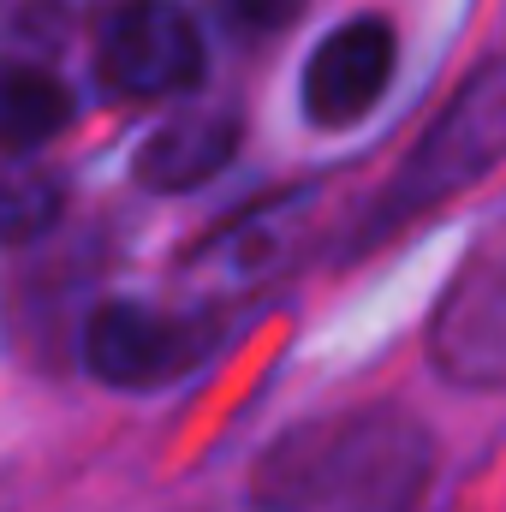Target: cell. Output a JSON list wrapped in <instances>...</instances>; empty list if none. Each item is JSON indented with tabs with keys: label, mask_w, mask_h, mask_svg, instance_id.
<instances>
[{
	"label": "cell",
	"mask_w": 506,
	"mask_h": 512,
	"mask_svg": "<svg viewBox=\"0 0 506 512\" xmlns=\"http://www.w3.org/2000/svg\"><path fill=\"white\" fill-rule=\"evenodd\" d=\"M310 0H215V18L233 30V36H274L286 30Z\"/></svg>",
	"instance_id": "obj_10"
},
{
	"label": "cell",
	"mask_w": 506,
	"mask_h": 512,
	"mask_svg": "<svg viewBox=\"0 0 506 512\" xmlns=\"http://www.w3.org/2000/svg\"><path fill=\"white\" fill-rule=\"evenodd\" d=\"M501 161H506V54H495L441 102V114L405 149V161L376 197L358 245H376L387 233L411 227L417 215L441 209L447 197H459L465 185H477Z\"/></svg>",
	"instance_id": "obj_2"
},
{
	"label": "cell",
	"mask_w": 506,
	"mask_h": 512,
	"mask_svg": "<svg viewBox=\"0 0 506 512\" xmlns=\"http://www.w3.org/2000/svg\"><path fill=\"white\" fill-rule=\"evenodd\" d=\"M245 126L239 114L215 108V114H179L167 126H155L137 149V185L149 191H197L215 173H227V161L239 155Z\"/></svg>",
	"instance_id": "obj_7"
},
{
	"label": "cell",
	"mask_w": 506,
	"mask_h": 512,
	"mask_svg": "<svg viewBox=\"0 0 506 512\" xmlns=\"http://www.w3.org/2000/svg\"><path fill=\"white\" fill-rule=\"evenodd\" d=\"M393 66H399V36L381 12H358L352 24L322 36L310 66H304V84H298V102H304L310 126L346 131L358 120H370V108L393 84Z\"/></svg>",
	"instance_id": "obj_5"
},
{
	"label": "cell",
	"mask_w": 506,
	"mask_h": 512,
	"mask_svg": "<svg viewBox=\"0 0 506 512\" xmlns=\"http://www.w3.org/2000/svg\"><path fill=\"white\" fill-rule=\"evenodd\" d=\"M435 477V435L399 405H352L286 429L251 471L262 512H411Z\"/></svg>",
	"instance_id": "obj_1"
},
{
	"label": "cell",
	"mask_w": 506,
	"mask_h": 512,
	"mask_svg": "<svg viewBox=\"0 0 506 512\" xmlns=\"http://www.w3.org/2000/svg\"><path fill=\"white\" fill-rule=\"evenodd\" d=\"M72 126V90L36 66H0V155H30Z\"/></svg>",
	"instance_id": "obj_8"
},
{
	"label": "cell",
	"mask_w": 506,
	"mask_h": 512,
	"mask_svg": "<svg viewBox=\"0 0 506 512\" xmlns=\"http://www.w3.org/2000/svg\"><path fill=\"white\" fill-rule=\"evenodd\" d=\"M60 209H66V185H60L54 173L24 167V173H6V179H0V239H6V245L42 239V233L60 221Z\"/></svg>",
	"instance_id": "obj_9"
},
{
	"label": "cell",
	"mask_w": 506,
	"mask_h": 512,
	"mask_svg": "<svg viewBox=\"0 0 506 512\" xmlns=\"http://www.w3.org/2000/svg\"><path fill=\"white\" fill-rule=\"evenodd\" d=\"M429 364L459 387H506V227L459 262L429 316Z\"/></svg>",
	"instance_id": "obj_4"
},
{
	"label": "cell",
	"mask_w": 506,
	"mask_h": 512,
	"mask_svg": "<svg viewBox=\"0 0 506 512\" xmlns=\"http://www.w3.org/2000/svg\"><path fill=\"white\" fill-rule=\"evenodd\" d=\"M203 358V328L149 304H96L84 322V364L108 387H161Z\"/></svg>",
	"instance_id": "obj_6"
},
{
	"label": "cell",
	"mask_w": 506,
	"mask_h": 512,
	"mask_svg": "<svg viewBox=\"0 0 506 512\" xmlns=\"http://www.w3.org/2000/svg\"><path fill=\"white\" fill-rule=\"evenodd\" d=\"M96 78L126 102L197 90L203 36L179 0H108L96 24Z\"/></svg>",
	"instance_id": "obj_3"
}]
</instances>
